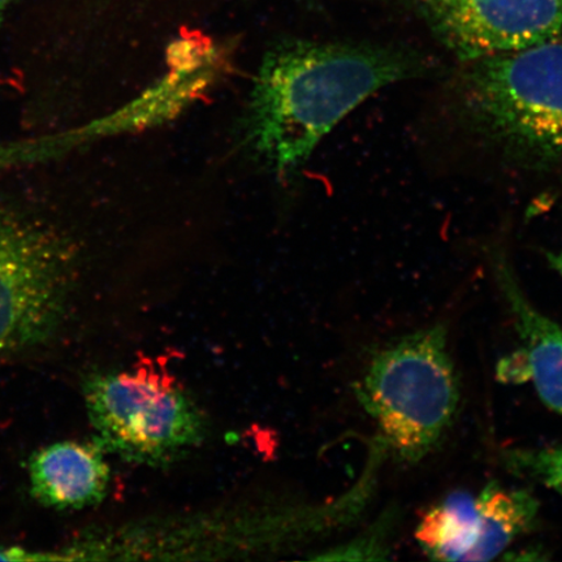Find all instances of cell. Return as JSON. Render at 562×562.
Returning <instances> with one entry per match:
<instances>
[{"instance_id": "obj_2", "label": "cell", "mask_w": 562, "mask_h": 562, "mask_svg": "<svg viewBox=\"0 0 562 562\" xmlns=\"http://www.w3.org/2000/svg\"><path fill=\"white\" fill-rule=\"evenodd\" d=\"M467 65L456 82V104L469 131L518 164L561 165V42Z\"/></svg>"}, {"instance_id": "obj_6", "label": "cell", "mask_w": 562, "mask_h": 562, "mask_svg": "<svg viewBox=\"0 0 562 562\" xmlns=\"http://www.w3.org/2000/svg\"><path fill=\"white\" fill-rule=\"evenodd\" d=\"M530 492L490 483L480 494L457 491L435 504L416 530L420 550L438 561H491L538 521Z\"/></svg>"}, {"instance_id": "obj_1", "label": "cell", "mask_w": 562, "mask_h": 562, "mask_svg": "<svg viewBox=\"0 0 562 562\" xmlns=\"http://www.w3.org/2000/svg\"><path fill=\"white\" fill-rule=\"evenodd\" d=\"M430 63L400 48L288 38L266 52L238 136L248 156L284 179L376 91L418 79Z\"/></svg>"}, {"instance_id": "obj_5", "label": "cell", "mask_w": 562, "mask_h": 562, "mask_svg": "<svg viewBox=\"0 0 562 562\" xmlns=\"http://www.w3.org/2000/svg\"><path fill=\"white\" fill-rule=\"evenodd\" d=\"M70 246L52 229L0 211V360L44 342L66 313Z\"/></svg>"}, {"instance_id": "obj_9", "label": "cell", "mask_w": 562, "mask_h": 562, "mask_svg": "<svg viewBox=\"0 0 562 562\" xmlns=\"http://www.w3.org/2000/svg\"><path fill=\"white\" fill-rule=\"evenodd\" d=\"M104 453L95 441H59L40 449L30 462L32 495L59 510L94 507L109 491Z\"/></svg>"}, {"instance_id": "obj_7", "label": "cell", "mask_w": 562, "mask_h": 562, "mask_svg": "<svg viewBox=\"0 0 562 562\" xmlns=\"http://www.w3.org/2000/svg\"><path fill=\"white\" fill-rule=\"evenodd\" d=\"M419 15L463 63L559 40L562 0H413Z\"/></svg>"}, {"instance_id": "obj_14", "label": "cell", "mask_w": 562, "mask_h": 562, "mask_svg": "<svg viewBox=\"0 0 562 562\" xmlns=\"http://www.w3.org/2000/svg\"><path fill=\"white\" fill-rule=\"evenodd\" d=\"M12 3V0H0V19H2L3 13L7 9H9V5Z\"/></svg>"}, {"instance_id": "obj_11", "label": "cell", "mask_w": 562, "mask_h": 562, "mask_svg": "<svg viewBox=\"0 0 562 562\" xmlns=\"http://www.w3.org/2000/svg\"><path fill=\"white\" fill-rule=\"evenodd\" d=\"M502 461L508 472L543 484L562 495V446L539 449H508Z\"/></svg>"}, {"instance_id": "obj_8", "label": "cell", "mask_w": 562, "mask_h": 562, "mask_svg": "<svg viewBox=\"0 0 562 562\" xmlns=\"http://www.w3.org/2000/svg\"><path fill=\"white\" fill-rule=\"evenodd\" d=\"M224 63L220 46L205 35L176 40L167 50L168 74L114 115L88 126L82 136L137 132L172 121L220 80Z\"/></svg>"}, {"instance_id": "obj_13", "label": "cell", "mask_w": 562, "mask_h": 562, "mask_svg": "<svg viewBox=\"0 0 562 562\" xmlns=\"http://www.w3.org/2000/svg\"><path fill=\"white\" fill-rule=\"evenodd\" d=\"M547 262L551 265L552 269L562 278V248L558 251H548Z\"/></svg>"}, {"instance_id": "obj_10", "label": "cell", "mask_w": 562, "mask_h": 562, "mask_svg": "<svg viewBox=\"0 0 562 562\" xmlns=\"http://www.w3.org/2000/svg\"><path fill=\"white\" fill-rule=\"evenodd\" d=\"M492 263L524 344L521 355L527 381L533 383L542 402L562 416V328L526 299L502 251H495Z\"/></svg>"}, {"instance_id": "obj_4", "label": "cell", "mask_w": 562, "mask_h": 562, "mask_svg": "<svg viewBox=\"0 0 562 562\" xmlns=\"http://www.w3.org/2000/svg\"><path fill=\"white\" fill-rule=\"evenodd\" d=\"M83 398L94 441L124 461L166 467L206 437V418L193 398L146 369L91 375Z\"/></svg>"}, {"instance_id": "obj_3", "label": "cell", "mask_w": 562, "mask_h": 562, "mask_svg": "<svg viewBox=\"0 0 562 562\" xmlns=\"http://www.w3.org/2000/svg\"><path fill=\"white\" fill-rule=\"evenodd\" d=\"M356 392L386 452L405 463L424 460L445 437L460 403L445 326L419 329L379 350Z\"/></svg>"}, {"instance_id": "obj_12", "label": "cell", "mask_w": 562, "mask_h": 562, "mask_svg": "<svg viewBox=\"0 0 562 562\" xmlns=\"http://www.w3.org/2000/svg\"><path fill=\"white\" fill-rule=\"evenodd\" d=\"M70 560L68 551L65 553L27 551L24 548L0 547V561H60Z\"/></svg>"}]
</instances>
